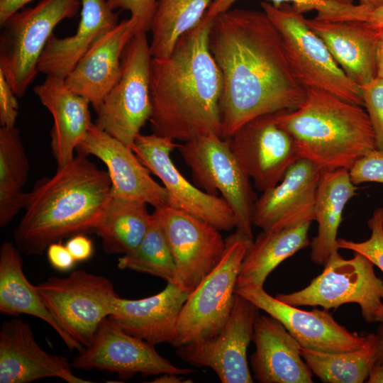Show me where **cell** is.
I'll list each match as a JSON object with an SVG mask.
<instances>
[{
  "label": "cell",
  "instance_id": "28",
  "mask_svg": "<svg viewBox=\"0 0 383 383\" xmlns=\"http://www.w3.org/2000/svg\"><path fill=\"white\" fill-rule=\"evenodd\" d=\"M357 187L351 180L349 170H323L315 201L317 235L310 242L313 262L325 265L332 255L338 252L337 233L348 201L357 194Z\"/></svg>",
  "mask_w": 383,
  "mask_h": 383
},
{
  "label": "cell",
  "instance_id": "16",
  "mask_svg": "<svg viewBox=\"0 0 383 383\" xmlns=\"http://www.w3.org/2000/svg\"><path fill=\"white\" fill-rule=\"evenodd\" d=\"M226 140L245 173L262 192L276 186L300 159L293 138L277 124L274 113L250 120Z\"/></svg>",
  "mask_w": 383,
  "mask_h": 383
},
{
  "label": "cell",
  "instance_id": "1",
  "mask_svg": "<svg viewBox=\"0 0 383 383\" xmlns=\"http://www.w3.org/2000/svg\"><path fill=\"white\" fill-rule=\"evenodd\" d=\"M209 50L223 78L222 138L264 114L294 110L306 89L294 77L282 35L263 11L228 9L213 20Z\"/></svg>",
  "mask_w": 383,
  "mask_h": 383
},
{
  "label": "cell",
  "instance_id": "50",
  "mask_svg": "<svg viewBox=\"0 0 383 383\" xmlns=\"http://www.w3.org/2000/svg\"><path fill=\"white\" fill-rule=\"evenodd\" d=\"M382 228H383V222H382Z\"/></svg>",
  "mask_w": 383,
  "mask_h": 383
},
{
  "label": "cell",
  "instance_id": "40",
  "mask_svg": "<svg viewBox=\"0 0 383 383\" xmlns=\"http://www.w3.org/2000/svg\"><path fill=\"white\" fill-rule=\"evenodd\" d=\"M16 95L0 70V123L1 126H16L18 112Z\"/></svg>",
  "mask_w": 383,
  "mask_h": 383
},
{
  "label": "cell",
  "instance_id": "37",
  "mask_svg": "<svg viewBox=\"0 0 383 383\" xmlns=\"http://www.w3.org/2000/svg\"><path fill=\"white\" fill-rule=\"evenodd\" d=\"M360 87L363 106L375 135L377 148L383 150V79L377 77Z\"/></svg>",
  "mask_w": 383,
  "mask_h": 383
},
{
  "label": "cell",
  "instance_id": "39",
  "mask_svg": "<svg viewBox=\"0 0 383 383\" xmlns=\"http://www.w3.org/2000/svg\"><path fill=\"white\" fill-rule=\"evenodd\" d=\"M112 10L121 9L131 13L138 22L139 30L148 32L156 11L157 0H106Z\"/></svg>",
  "mask_w": 383,
  "mask_h": 383
},
{
  "label": "cell",
  "instance_id": "9",
  "mask_svg": "<svg viewBox=\"0 0 383 383\" xmlns=\"http://www.w3.org/2000/svg\"><path fill=\"white\" fill-rule=\"evenodd\" d=\"M146 34L138 30L125 48L121 77L96 111L94 124L131 148L152 111V56Z\"/></svg>",
  "mask_w": 383,
  "mask_h": 383
},
{
  "label": "cell",
  "instance_id": "2",
  "mask_svg": "<svg viewBox=\"0 0 383 383\" xmlns=\"http://www.w3.org/2000/svg\"><path fill=\"white\" fill-rule=\"evenodd\" d=\"M213 18L205 13L178 39L169 55L152 57V133L184 143L211 134L222 138L223 78L209 44Z\"/></svg>",
  "mask_w": 383,
  "mask_h": 383
},
{
  "label": "cell",
  "instance_id": "15",
  "mask_svg": "<svg viewBox=\"0 0 383 383\" xmlns=\"http://www.w3.org/2000/svg\"><path fill=\"white\" fill-rule=\"evenodd\" d=\"M259 309L235 293L231 313L221 331L211 339L177 347V355L192 365L210 367L222 383L253 382L247 351Z\"/></svg>",
  "mask_w": 383,
  "mask_h": 383
},
{
  "label": "cell",
  "instance_id": "24",
  "mask_svg": "<svg viewBox=\"0 0 383 383\" xmlns=\"http://www.w3.org/2000/svg\"><path fill=\"white\" fill-rule=\"evenodd\" d=\"M191 292L167 282L160 292L143 299L118 296L109 316L128 334L153 345L173 344L179 312Z\"/></svg>",
  "mask_w": 383,
  "mask_h": 383
},
{
  "label": "cell",
  "instance_id": "43",
  "mask_svg": "<svg viewBox=\"0 0 383 383\" xmlns=\"http://www.w3.org/2000/svg\"><path fill=\"white\" fill-rule=\"evenodd\" d=\"M33 0H0V24Z\"/></svg>",
  "mask_w": 383,
  "mask_h": 383
},
{
  "label": "cell",
  "instance_id": "32",
  "mask_svg": "<svg viewBox=\"0 0 383 383\" xmlns=\"http://www.w3.org/2000/svg\"><path fill=\"white\" fill-rule=\"evenodd\" d=\"M213 0H157L151 24L152 57L169 55L178 39L203 18Z\"/></svg>",
  "mask_w": 383,
  "mask_h": 383
},
{
  "label": "cell",
  "instance_id": "27",
  "mask_svg": "<svg viewBox=\"0 0 383 383\" xmlns=\"http://www.w3.org/2000/svg\"><path fill=\"white\" fill-rule=\"evenodd\" d=\"M0 312L38 318L55 331L70 350L80 353L84 348L69 336L52 317L36 286L25 276L21 251L11 242H5L0 248Z\"/></svg>",
  "mask_w": 383,
  "mask_h": 383
},
{
  "label": "cell",
  "instance_id": "47",
  "mask_svg": "<svg viewBox=\"0 0 383 383\" xmlns=\"http://www.w3.org/2000/svg\"><path fill=\"white\" fill-rule=\"evenodd\" d=\"M179 374L165 373L160 374L158 377L154 379L153 383H180L187 382L183 377Z\"/></svg>",
  "mask_w": 383,
  "mask_h": 383
},
{
  "label": "cell",
  "instance_id": "30",
  "mask_svg": "<svg viewBox=\"0 0 383 383\" xmlns=\"http://www.w3.org/2000/svg\"><path fill=\"white\" fill-rule=\"evenodd\" d=\"M151 220L146 204L111 193L94 233L101 238L104 252L125 255L139 245Z\"/></svg>",
  "mask_w": 383,
  "mask_h": 383
},
{
  "label": "cell",
  "instance_id": "41",
  "mask_svg": "<svg viewBox=\"0 0 383 383\" xmlns=\"http://www.w3.org/2000/svg\"><path fill=\"white\" fill-rule=\"evenodd\" d=\"M46 251L49 262L59 271H69L76 262L65 245L60 241L50 244Z\"/></svg>",
  "mask_w": 383,
  "mask_h": 383
},
{
  "label": "cell",
  "instance_id": "21",
  "mask_svg": "<svg viewBox=\"0 0 383 383\" xmlns=\"http://www.w3.org/2000/svg\"><path fill=\"white\" fill-rule=\"evenodd\" d=\"M139 30L130 17L99 37L65 79L74 93L87 99L95 112L118 82L125 48Z\"/></svg>",
  "mask_w": 383,
  "mask_h": 383
},
{
  "label": "cell",
  "instance_id": "48",
  "mask_svg": "<svg viewBox=\"0 0 383 383\" xmlns=\"http://www.w3.org/2000/svg\"><path fill=\"white\" fill-rule=\"evenodd\" d=\"M376 334L377 336V355L375 362L383 365V322L380 323Z\"/></svg>",
  "mask_w": 383,
  "mask_h": 383
},
{
  "label": "cell",
  "instance_id": "11",
  "mask_svg": "<svg viewBox=\"0 0 383 383\" xmlns=\"http://www.w3.org/2000/svg\"><path fill=\"white\" fill-rule=\"evenodd\" d=\"M178 150L190 167L195 183L213 195L218 192L231 208L236 231L253 240L252 213L255 195L228 142L211 134L179 145Z\"/></svg>",
  "mask_w": 383,
  "mask_h": 383
},
{
  "label": "cell",
  "instance_id": "17",
  "mask_svg": "<svg viewBox=\"0 0 383 383\" xmlns=\"http://www.w3.org/2000/svg\"><path fill=\"white\" fill-rule=\"evenodd\" d=\"M235 292L279 321L301 347L321 352L353 351L367 341L348 331L333 318L328 310L305 311L270 296L263 287H235Z\"/></svg>",
  "mask_w": 383,
  "mask_h": 383
},
{
  "label": "cell",
  "instance_id": "25",
  "mask_svg": "<svg viewBox=\"0 0 383 383\" xmlns=\"http://www.w3.org/2000/svg\"><path fill=\"white\" fill-rule=\"evenodd\" d=\"M33 91L52 116L50 148L57 167L64 166L74 157V150L93 125L90 103L55 77L46 76Z\"/></svg>",
  "mask_w": 383,
  "mask_h": 383
},
{
  "label": "cell",
  "instance_id": "7",
  "mask_svg": "<svg viewBox=\"0 0 383 383\" xmlns=\"http://www.w3.org/2000/svg\"><path fill=\"white\" fill-rule=\"evenodd\" d=\"M260 6L279 31L292 72L305 89H322L363 106L360 87L336 63L302 13L288 4L274 6L265 1Z\"/></svg>",
  "mask_w": 383,
  "mask_h": 383
},
{
  "label": "cell",
  "instance_id": "34",
  "mask_svg": "<svg viewBox=\"0 0 383 383\" xmlns=\"http://www.w3.org/2000/svg\"><path fill=\"white\" fill-rule=\"evenodd\" d=\"M29 171V162L19 129L1 126L0 128V201H12L24 199Z\"/></svg>",
  "mask_w": 383,
  "mask_h": 383
},
{
  "label": "cell",
  "instance_id": "3",
  "mask_svg": "<svg viewBox=\"0 0 383 383\" xmlns=\"http://www.w3.org/2000/svg\"><path fill=\"white\" fill-rule=\"evenodd\" d=\"M111 193L108 172L78 154L36 182L13 231L14 244L21 253L40 256L53 243L94 233Z\"/></svg>",
  "mask_w": 383,
  "mask_h": 383
},
{
  "label": "cell",
  "instance_id": "42",
  "mask_svg": "<svg viewBox=\"0 0 383 383\" xmlns=\"http://www.w3.org/2000/svg\"><path fill=\"white\" fill-rule=\"evenodd\" d=\"M65 246L76 262L89 260L94 252L92 240L82 233L70 237Z\"/></svg>",
  "mask_w": 383,
  "mask_h": 383
},
{
  "label": "cell",
  "instance_id": "12",
  "mask_svg": "<svg viewBox=\"0 0 383 383\" xmlns=\"http://www.w3.org/2000/svg\"><path fill=\"white\" fill-rule=\"evenodd\" d=\"M176 265L174 283L192 292L215 268L226 248L216 227L170 204L155 208Z\"/></svg>",
  "mask_w": 383,
  "mask_h": 383
},
{
  "label": "cell",
  "instance_id": "10",
  "mask_svg": "<svg viewBox=\"0 0 383 383\" xmlns=\"http://www.w3.org/2000/svg\"><path fill=\"white\" fill-rule=\"evenodd\" d=\"M37 289L60 327L84 348L93 340L119 296L107 277L77 270L66 277H50Z\"/></svg>",
  "mask_w": 383,
  "mask_h": 383
},
{
  "label": "cell",
  "instance_id": "20",
  "mask_svg": "<svg viewBox=\"0 0 383 383\" xmlns=\"http://www.w3.org/2000/svg\"><path fill=\"white\" fill-rule=\"evenodd\" d=\"M63 356L45 351L31 326L18 318L6 321L0 330V383H28L58 377L68 383H89L74 374Z\"/></svg>",
  "mask_w": 383,
  "mask_h": 383
},
{
  "label": "cell",
  "instance_id": "44",
  "mask_svg": "<svg viewBox=\"0 0 383 383\" xmlns=\"http://www.w3.org/2000/svg\"><path fill=\"white\" fill-rule=\"evenodd\" d=\"M377 77L383 79V28L378 40L376 49Z\"/></svg>",
  "mask_w": 383,
  "mask_h": 383
},
{
  "label": "cell",
  "instance_id": "46",
  "mask_svg": "<svg viewBox=\"0 0 383 383\" xmlns=\"http://www.w3.org/2000/svg\"><path fill=\"white\" fill-rule=\"evenodd\" d=\"M365 21L383 28V6L372 9Z\"/></svg>",
  "mask_w": 383,
  "mask_h": 383
},
{
  "label": "cell",
  "instance_id": "23",
  "mask_svg": "<svg viewBox=\"0 0 383 383\" xmlns=\"http://www.w3.org/2000/svg\"><path fill=\"white\" fill-rule=\"evenodd\" d=\"M334 60L359 87L377 78L376 49L382 28L365 21L305 18Z\"/></svg>",
  "mask_w": 383,
  "mask_h": 383
},
{
  "label": "cell",
  "instance_id": "6",
  "mask_svg": "<svg viewBox=\"0 0 383 383\" xmlns=\"http://www.w3.org/2000/svg\"><path fill=\"white\" fill-rule=\"evenodd\" d=\"M80 6V0H40L0 24V70L17 97L25 95L38 73L39 59L54 28L73 18Z\"/></svg>",
  "mask_w": 383,
  "mask_h": 383
},
{
  "label": "cell",
  "instance_id": "35",
  "mask_svg": "<svg viewBox=\"0 0 383 383\" xmlns=\"http://www.w3.org/2000/svg\"><path fill=\"white\" fill-rule=\"evenodd\" d=\"M238 0H213L208 8L206 15L214 18L230 9ZM274 6L292 4L296 11L304 13L314 11L316 18L324 21H366L371 9L353 3L348 4L338 0H267Z\"/></svg>",
  "mask_w": 383,
  "mask_h": 383
},
{
  "label": "cell",
  "instance_id": "13",
  "mask_svg": "<svg viewBox=\"0 0 383 383\" xmlns=\"http://www.w3.org/2000/svg\"><path fill=\"white\" fill-rule=\"evenodd\" d=\"M179 144L155 133L139 134L132 147L140 161L162 182L170 205L208 222L219 231L235 228L234 213L221 196L192 184L178 170L170 154Z\"/></svg>",
  "mask_w": 383,
  "mask_h": 383
},
{
  "label": "cell",
  "instance_id": "36",
  "mask_svg": "<svg viewBox=\"0 0 383 383\" xmlns=\"http://www.w3.org/2000/svg\"><path fill=\"white\" fill-rule=\"evenodd\" d=\"M383 207L376 209L367 221L371 231L369 239L362 242H355L345 238L337 239L338 249H346L360 253L383 272Z\"/></svg>",
  "mask_w": 383,
  "mask_h": 383
},
{
  "label": "cell",
  "instance_id": "5",
  "mask_svg": "<svg viewBox=\"0 0 383 383\" xmlns=\"http://www.w3.org/2000/svg\"><path fill=\"white\" fill-rule=\"evenodd\" d=\"M252 240L238 231L225 239L221 260L189 294L179 312L173 346L204 341L221 331L231 313L238 273Z\"/></svg>",
  "mask_w": 383,
  "mask_h": 383
},
{
  "label": "cell",
  "instance_id": "4",
  "mask_svg": "<svg viewBox=\"0 0 383 383\" xmlns=\"http://www.w3.org/2000/svg\"><path fill=\"white\" fill-rule=\"evenodd\" d=\"M277 124L294 139L300 159L319 170H350L377 149L375 135L362 108L318 89H306L294 110L274 112Z\"/></svg>",
  "mask_w": 383,
  "mask_h": 383
},
{
  "label": "cell",
  "instance_id": "26",
  "mask_svg": "<svg viewBox=\"0 0 383 383\" xmlns=\"http://www.w3.org/2000/svg\"><path fill=\"white\" fill-rule=\"evenodd\" d=\"M80 20L76 33L58 38L52 34L38 63V72L65 79L91 45L118 23V15L106 0H80Z\"/></svg>",
  "mask_w": 383,
  "mask_h": 383
},
{
  "label": "cell",
  "instance_id": "31",
  "mask_svg": "<svg viewBox=\"0 0 383 383\" xmlns=\"http://www.w3.org/2000/svg\"><path fill=\"white\" fill-rule=\"evenodd\" d=\"M302 357L316 377L328 383H362L377 359V334L367 335L365 344L356 350L321 352L300 346Z\"/></svg>",
  "mask_w": 383,
  "mask_h": 383
},
{
  "label": "cell",
  "instance_id": "14",
  "mask_svg": "<svg viewBox=\"0 0 383 383\" xmlns=\"http://www.w3.org/2000/svg\"><path fill=\"white\" fill-rule=\"evenodd\" d=\"M72 365L78 370L115 372L123 380L138 373L187 375L196 372L174 365L156 351L155 345L128 334L110 316L103 320L92 342L79 353Z\"/></svg>",
  "mask_w": 383,
  "mask_h": 383
},
{
  "label": "cell",
  "instance_id": "45",
  "mask_svg": "<svg viewBox=\"0 0 383 383\" xmlns=\"http://www.w3.org/2000/svg\"><path fill=\"white\" fill-rule=\"evenodd\" d=\"M368 383H383V365L374 362L367 377Z\"/></svg>",
  "mask_w": 383,
  "mask_h": 383
},
{
  "label": "cell",
  "instance_id": "38",
  "mask_svg": "<svg viewBox=\"0 0 383 383\" xmlns=\"http://www.w3.org/2000/svg\"><path fill=\"white\" fill-rule=\"evenodd\" d=\"M349 174L355 185L365 182L383 184V150L377 148L364 155L349 170Z\"/></svg>",
  "mask_w": 383,
  "mask_h": 383
},
{
  "label": "cell",
  "instance_id": "29",
  "mask_svg": "<svg viewBox=\"0 0 383 383\" xmlns=\"http://www.w3.org/2000/svg\"><path fill=\"white\" fill-rule=\"evenodd\" d=\"M311 223L262 231L248 249L235 287H263L267 276L282 262L310 245Z\"/></svg>",
  "mask_w": 383,
  "mask_h": 383
},
{
  "label": "cell",
  "instance_id": "19",
  "mask_svg": "<svg viewBox=\"0 0 383 383\" xmlns=\"http://www.w3.org/2000/svg\"><path fill=\"white\" fill-rule=\"evenodd\" d=\"M76 150L79 155H93L108 169L114 195L157 208L169 204L166 189L155 182L133 149L112 137L94 123Z\"/></svg>",
  "mask_w": 383,
  "mask_h": 383
},
{
  "label": "cell",
  "instance_id": "8",
  "mask_svg": "<svg viewBox=\"0 0 383 383\" xmlns=\"http://www.w3.org/2000/svg\"><path fill=\"white\" fill-rule=\"evenodd\" d=\"M374 266L360 253L344 259L337 252L307 287L292 293L277 294L275 298L294 306H321L328 311L355 303L367 323H382L383 281L376 275Z\"/></svg>",
  "mask_w": 383,
  "mask_h": 383
},
{
  "label": "cell",
  "instance_id": "49",
  "mask_svg": "<svg viewBox=\"0 0 383 383\" xmlns=\"http://www.w3.org/2000/svg\"><path fill=\"white\" fill-rule=\"evenodd\" d=\"M342 2L352 4L353 0H338ZM359 4L361 5L366 6L371 9H374L376 8L383 6V0H359Z\"/></svg>",
  "mask_w": 383,
  "mask_h": 383
},
{
  "label": "cell",
  "instance_id": "22",
  "mask_svg": "<svg viewBox=\"0 0 383 383\" xmlns=\"http://www.w3.org/2000/svg\"><path fill=\"white\" fill-rule=\"evenodd\" d=\"M250 356L254 377L260 383H312L313 372L301 356L300 345L272 316L259 315Z\"/></svg>",
  "mask_w": 383,
  "mask_h": 383
},
{
  "label": "cell",
  "instance_id": "18",
  "mask_svg": "<svg viewBox=\"0 0 383 383\" xmlns=\"http://www.w3.org/2000/svg\"><path fill=\"white\" fill-rule=\"evenodd\" d=\"M321 170L299 159L274 187L256 199L252 225L262 231L277 230L315 220V201Z\"/></svg>",
  "mask_w": 383,
  "mask_h": 383
},
{
  "label": "cell",
  "instance_id": "33",
  "mask_svg": "<svg viewBox=\"0 0 383 383\" xmlns=\"http://www.w3.org/2000/svg\"><path fill=\"white\" fill-rule=\"evenodd\" d=\"M118 267L152 274L173 282L176 275L174 256L165 231L155 215L139 245L118 259Z\"/></svg>",
  "mask_w": 383,
  "mask_h": 383
}]
</instances>
